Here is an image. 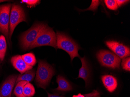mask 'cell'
Returning a JSON list of instances; mask_svg holds the SVG:
<instances>
[{"mask_svg": "<svg viewBox=\"0 0 130 97\" xmlns=\"http://www.w3.org/2000/svg\"><path fill=\"white\" fill-rule=\"evenodd\" d=\"M11 8L9 35V38L10 41L14 29L18 25L22 22L26 21L25 13L21 6L17 4H13Z\"/></svg>", "mask_w": 130, "mask_h": 97, "instance_id": "8992f818", "label": "cell"}, {"mask_svg": "<svg viewBox=\"0 0 130 97\" xmlns=\"http://www.w3.org/2000/svg\"><path fill=\"white\" fill-rule=\"evenodd\" d=\"M7 50V43L6 38L3 35H0V61L4 59Z\"/></svg>", "mask_w": 130, "mask_h": 97, "instance_id": "9a60e30c", "label": "cell"}, {"mask_svg": "<svg viewBox=\"0 0 130 97\" xmlns=\"http://www.w3.org/2000/svg\"><path fill=\"white\" fill-rule=\"evenodd\" d=\"M28 82L26 81H21L18 82L14 91L16 97H26L23 95V89L25 85Z\"/></svg>", "mask_w": 130, "mask_h": 97, "instance_id": "2e32d148", "label": "cell"}, {"mask_svg": "<svg viewBox=\"0 0 130 97\" xmlns=\"http://www.w3.org/2000/svg\"><path fill=\"white\" fill-rule=\"evenodd\" d=\"M35 70H30L25 72L23 74L19 75L17 78L16 83L21 81H26L28 82L32 81L35 76Z\"/></svg>", "mask_w": 130, "mask_h": 97, "instance_id": "5bb4252c", "label": "cell"}, {"mask_svg": "<svg viewBox=\"0 0 130 97\" xmlns=\"http://www.w3.org/2000/svg\"><path fill=\"white\" fill-rule=\"evenodd\" d=\"M48 94V97H65L62 95H59L57 94H51L49 92H47Z\"/></svg>", "mask_w": 130, "mask_h": 97, "instance_id": "603a6c76", "label": "cell"}, {"mask_svg": "<svg viewBox=\"0 0 130 97\" xmlns=\"http://www.w3.org/2000/svg\"><path fill=\"white\" fill-rule=\"evenodd\" d=\"M4 1H0V3H1V2H4Z\"/></svg>", "mask_w": 130, "mask_h": 97, "instance_id": "484cf974", "label": "cell"}, {"mask_svg": "<svg viewBox=\"0 0 130 97\" xmlns=\"http://www.w3.org/2000/svg\"><path fill=\"white\" fill-rule=\"evenodd\" d=\"M56 35L57 48L66 51L70 56L71 62L75 57H80L78 54L80 47L74 41L65 33L58 31Z\"/></svg>", "mask_w": 130, "mask_h": 97, "instance_id": "7a4b0ae2", "label": "cell"}, {"mask_svg": "<svg viewBox=\"0 0 130 97\" xmlns=\"http://www.w3.org/2000/svg\"><path fill=\"white\" fill-rule=\"evenodd\" d=\"M129 1H126V0H122V1L117 0V1H116V2H117L118 5L119 6V7H121V6L124 5V4H125L126 3H127L128 2H129Z\"/></svg>", "mask_w": 130, "mask_h": 97, "instance_id": "7402d4cb", "label": "cell"}, {"mask_svg": "<svg viewBox=\"0 0 130 97\" xmlns=\"http://www.w3.org/2000/svg\"><path fill=\"white\" fill-rule=\"evenodd\" d=\"M17 77V75H12L6 79L0 88V97H11Z\"/></svg>", "mask_w": 130, "mask_h": 97, "instance_id": "9c48e42d", "label": "cell"}, {"mask_svg": "<svg viewBox=\"0 0 130 97\" xmlns=\"http://www.w3.org/2000/svg\"><path fill=\"white\" fill-rule=\"evenodd\" d=\"M106 45L120 59L128 57L130 55V48L115 41H107Z\"/></svg>", "mask_w": 130, "mask_h": 97, "instance_id": "ba28073f", "label": "cell"}, {"mask_svg": "<svg viewBox=\"0 0 130 97\" xmlns=\"http://www.w3.org/2000/svg\"><path fill=\"white\" fill-rule=\"evenodd\" d=\"M47 25L42 23L34 24L30 29L23 33L20 37V43L22 48L27 49L38 37L41 31Z\"/></svg>", "mask_w": 130, "mask_h": 97, "instance_id": "277c9868", "label": "cell"}, {"mask_svg": "<svg viewBox=\"0 0 130 97\" xmlns=\"http://www.w3.org/2000/svg\"><path fill=\"white\" fill-rule=\"evenodd\" d=\"M101 80L104 86L109 92H114L117 88V80L113 76L104 75L101 76Z\"/></svg>", "mask_w": 130, "mask_h": 97, "instance_id": "4fadbf2b", "label": "cell"}, {"mask_svg": "<svg viewBox=\"0 0 130 97\" xmlns=\"http://www.w3.org/2000/svg\"><path fill=\"white\" fill-rule=\"evenodd\" d=\"M82 66L79 69L78 78H81L85 81L86 87L88 86L91 79V70L89 65L85 57H79Z\"/></svg>", "mask_w": 130, "mask_h": 97, "instance_id": "30bf717a", "label": "cell"}, {"mask_svg": "<svg viewBox=\"0 0 130 97\" xmlns=\"http://www.w3.org/2000/svg\"><path fill=\"white\" fill-rule=\"evenodd\" d=\"M92 97H100V93L99 92H98L95 95H94Z\"/></svg>", "mask_w": 130, "mask_h": 97, "instance_id": "d4e9b609", "label": "cell"}, {"mask_svg": "<svg viewBox=\"0 0 130 97\" xmlns=\"http://www.w3.org/2000/svg\"><path fill=\"white\" fill-rule=\"evenodd\" d=\"M56 81L58 84V87L53 90L55 94H58L73 90V87L71 83L64 76L58 75L57 76Z\"/></svg>", "mask_w": 130, "mask_h": 97, "instance_id": "8fae6325", "label": "cell"}, {"mask_svg": "<svg viewBox=\"0 0 130 97\" xmlns=\"http://www.w3.org/2000/svg\"><path fill=\"white\" fill-rule=\"evenodd\" d=\"M11 62L14 67L19 71L21 74L31 70L33 68L32 66L27 65L20 55H16L12 57Z\"/></svg>", "mask_w": 130, "mask_h": 97, "instance_id": "7c38bea8", "label": "cell"}, {"mask_svg": "<svg viewBox=\"0 0 130 97\" xmlns=\"http://www.w3.org/2000/svg\"><path fill=\"white\" fill-rule=\"evenodd\" d=\"M55 73L52 66L44 61L39 60L35 79L37 86L45 89Z\"/></svg>", "mask_w": 130, "mask_h": 97, "instance_id": "6da1fadb", "label": "cell"}, {"mask_svg": "<svg viewBox=\"0 0 130 97\" xmlns=\"http://www.w3.org/2000/svg\"><path fill=\"white\" fill-rule=\"evenodd\" d=\"M96 56L102 66L111 69H119L121 59L113 52L101 50L97 52Z\"/></svg>", "mask_w": 130, "mask_h": 97, "instance_id": "5b68a950", "label": "cell"}, {"mask_svg": "<svg viewBox=\"0 0 130 97\" xmlns=\"http://www.w3.org/2000/svg\"><path fill=\"white\" fill-rule=\"evenodd\" d=\"M42 46H51L57 49V35L54 30L47 25L41 31L36 40L29 49Z\"/></svg>", "mask_w": 130, "mask_h": 97, "instance_id": "3957f363", "label": "cell"}, {"mask_svg": "<svg viewBox=\"0 0 130 97\" xmlns=\"http://www.w3.org/2000/svg\"><path fill=\"white\" fill-rule=\"evenodd\" d=\"M35 94V89L33 85L30 82L25 85L23 89V94L26 97H32Z\"/></svg>", "mask_w": 130, "mask_h": 97, "instance_id": "ac0fdd59", "label": "cell"}, {"mask_svg": "<svg viewBox=\"0 0 130 97\" xmlns=\"http://www.w3.org/2000/svg\"><path fill=\"white\" fill-rule=\"evenodd\" d=\"M21 56L23 60L28 65L33 67L36 64L37 62L36 58L33 53H27Z\"/></svg>", "mask_w": 130, "mask_h": 97, "instance_id": "e0dca14e", "label": "cell"}, {"mask_svg": "<svg viewBox=\"0 0 130 97\" xmlns=\"http://www.w3.org/2000/svg\"><path fill=\"white\" fill-rule=\"evenodd\" d=\"M104 2L106 7L110 10L115 11L119 8V6L115 0H105Z\"/></svg>", "mask_w": 130, "mask_h": 97, "instance_id": "d6986e66", "label": "cell"}, {"mask_svg": "<svg viewBox=\"0 0 130 97\" xmlns=\"http://www.w3.org/2000/svg\"><path fill=\"white\" fill-rule=\"evenodd\" d=\"M73 97H87V96L85 94H78V95H73Z\"/></svg>", "mask_w": 130, "mask_h": 97, "instance_id": "cb8c5ba5", "label": "cell"}, {"mask_svg": "<svg viewBox=\"0 0 130 97\" xmlns=\"http://www.w3.org/2000/svg\"><path fill=\"white\" fill-rule=\"evenodd\" d=\"M122 68L126 71H130V57H129L123 58L122 60Z\"/></svg>", "mask_w": 130, "mask_h": 97, "instance_id": "ffe728a7", "label": "cell"}, {"mask_svg": "<svg viewBox=\"0 0 130 97\" xmlns=\"http://www.w3.org/2000/svg\"><path fill=\"white\" fill-rule=\"evenodd\" d=\"M40 1L37 0H25L22 1V3H25L28 5L30 7H34L36 5H37L40 2Z\"/></svg>", "mask_w": 130, "mask_h": 97, "instance_id": "44dd1931", "label": "cell"}, {"mask_svg": "<svg viewBox=\"0 0 130 97\" xmlns=\"http://www.w3.org/2000/svg\"><path fill=\"white\" fill-rule=\"evenodd\" d=\"M11 4L0 6V32L9 43V24Z\"/></svg>", "mask_w": 130, "mask_h": 97, "instance_id": "52a82bcc", "label": "cell"}]
</instances>
